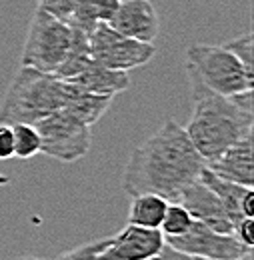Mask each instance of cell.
Segmentation results:
<instances>
[{
  "label": "cell",
  "mask_w": 254,
  "mask_h": 260,
  "mask_svg": "<svg viewBox=\"0 0 254 260\" xmlns=\"http://www.w3.org/2000/svg\"><path fill=\"white\" fill-rule=\"evenodd\" d=\"M206 162L192 146L186 130L174 120L134 148L122 176L128 196L156 194L176 202L180 194L200 178Z\"/></svg>",
  "instance_id": "1"
},
{
  "label": "cell",
  "mask_w": 254,
  "mask_h": 260,
  "mask_svg": "<svg viewBox=\"0 0 254 260\" xmlns=\"http://www.w3.org/2000/svg\"><path fill=\"white\" fill-rule=\"evenodd\" d=\"M190 94L194 110L184 130L206 164L216 160L224 150L244 136L252 134V90L226 98L190 82Z\"/></svg>",
  "instance_id": "2"
},
{
  "label": "cell",
  "mask_w": 254,
  "mask_h": 260,
  "mask_svg": "<svg viewBox=\"0 0 254 260\" xmlns=\"http://www.w3.org/2000/svg\"><path fill=\"white\" fill-rule=\"evenodd\" d=\"M70 92V82L20 66L0 104V122L36 124L38 120L62 110Z\"/></svg>",
  "instance_id": "3"
},
{
  "label": "cell",
  "mask_w": 254,
  "mask_h": 260,
  "mask_svg": "<svg viewBox=\"0 0 254 260\" xmlns=\"http://www.w3.org/2000/svg\"><path fill=\"white\" fill-rule=\"evenodd\" d=\"M186 74L188 82L226 98L252 90L254 84V76L224 46L192 44L186 50Z\"/></svg>",
  "instance_id": "4"
},
{
  "label": "cell",
  "mask_w": 254,
  "mask_h": 260,
  "mask_svg": "<svg viewBox=\"0 0 254 260\" xmlns=\"http://www.w3.org/2000/svg\"><path fill=\"white\" fill-rule=\"evenodd\" d=\"M70 44H72V28L62 20L36 8L22 48L20 66L44 74H54L58 66L64 62Z\"/></svg>",
  "instance_id": "5"
},
{
  "label": "cell",
  "mask_w": 254,
  "mask_h": 260,
  "mask_svg": "<svg viewBox=\"0 0 254 260\" xmlns=\"http://www.w3.org/2000/svg\"><path fill=\"white\" fill-rule=\"evenodd\" d=\"M34 128L40 136V152L54 160L66 164L76 162L90 150V128L62 110L38 120Z\"/></svg>",
  "instance_id": "6"
},
{
  "label": "cell",
  "mask_w": 254,
  "mask_h": 260,
  "mask_svg": "<svg viewBox=\"0 0 254 260\" xmlns=\"http://www.w3.org/2000/svg\"><path fill=\"white\" fill-rule=\"evenodd\" d=\"M88 46H90V56L96 64L120 72H128L132 68L148 64L156 54L154 44L138 42L128 36H122L114 28H110L106 22H98L94 30L88 34Z\"/></svg>",
  "instance_id": "7"
},
{
  "label": "cell",
  "mask_w": 254,
  "mask_h": 260,
  "mask_svg": "<svg viewBox=\"0 0 254 260\" xmlns=\"http://www.w3.org/2000/svg\"><path fill=\"white\" fill-rule=\"evenodd\" d=\"M172 248L202 260H238L244 252L252 250L242 246L232 234L214 232L202 222H192L190 230L178 238H168Z\"/></svg>",
  "instance_id": "8"
},
{
  "label": "cell",
  "mask_w": 254,
  "mask_h": 260,
  "mask_svg": "<svg viewBox=\"0 0 254 260\" xmlns=\"http://www.w3.org/2000/svg\"><path fill=\"white\" fill-rule=\"evenodd\" d=\"M166 244L160 230L126 226L112 236L98 260H152Z\"/></svg>",
  "instance_id": "9"
},
{
  "label": "cell",
  "mask_w": 254,
  "mask_h": 260,
  "mask_svg": "<svg viewBox=\"0 0 254 260\" xmlns=\"http://www.w3.org/2000/svg\"><path fill=\"white\" fill-rule=\"evenodd\" d=\"M108 26L122 36L146 44H154L160 30L158 14L150 0H120Z\"/></svg>",
  "instance_id": "10"
},
{
  "label": "cell",
  "mask_w": 254,
  "mask_h": 260,
  "mask_svg": "<svg viewBox=\"0 0 254 260\" xmlns=\"http://www.w3.org/2000/svg\"><path fill=\"white\" fill-rule=\"evenodd\" d=\"M182 208H186V212L192 216V220L202 222L208 228H212L214 232L220 234H232L234 224L223 206V202L218 200V196L214 194L200 178L190 184L180 198L176 200Z\"/></svg>",
  "instance_id": "11"
},
{
  "label": "cell",
  "mask_w": 254,
  "mask_h": 260,
  "mask_svg": "<svg viewBox=\"0 0 254 260\" xmlns=\"http://www.w3.org/2000/svg\"><path fill=\"white\" fill-rule=\"evenodd\" d=\"M210 172H214L218 178L234 182L244 188H252L254 184V142L252 134L244 136L236 144H232L228 150L206 164Z\"/></svg>",
  "instance_id": "12"
},
{
  "label": "cell",
  "mask_w": 254,
  "mask_h": 260,
  "mask_svg": "<svg viewBox=\"0 0 254 260\" xmlns=\"http://www.w3.org/2000/svg\"><path fill=\"white\" fill-rule=\"evenodd\" d=\"M200 180L218 196V200L223 202L226 208L232 224L236 226L242 218H252L254 216V190L252 188H244L238 186L234 182H228L218 178L214 172H210L206 166L200 172Z\"/></svg>",
  "instance_id": "13"
},
{
  "label": "cell",
  "mask_w": 254,
  "mask_h": 260,
  "mask_svg": "<svg viewBox=\"0 0 254 260\" xmlns=\"http://www.w3.org/2000/svg\"><path fill=\"white\" fill-rule=\"evenodd\" d=\"M70 84H74L76 88L90 92V94L114 98L118 92H124L130 86V78H128V72L110 70V68L96 64L92 60L78 76H74L70 80Z\"/></svg>",
  "instance_id": "14"
},
{
  "label": "cell",
  "mask_w": 254,
  "mask_h": 260,
  "mask_svg": "<svg viewBox=\"0 0 254 260\" xmlns=\"http://www.w3.org/2000/svg\"><path fill=\"white\" fill-rule=\"evenodd\" d=\"M110 104H112L110 96L90 94V92H84V90H80L72 84V92L66 100V104L62 106V112L72 116L74 120H78L80 124L92 128L104 116V112L110 108Z\"/></svg>",
  "instance_id": "15"
},
{
  "label": "cell",
  "mask_w": 254,
  "mask_h": 260,
  "mask_svg": "<svg viewBox=\"0 0 254 260\" xmlns=\"http://www.w3.org/2000/svg\"><path fill=\"white\" fill-rule=\"evenodd\" d=\"M118 6H120V0H76L68 26L88 36L98 22L108 24L114 12L118 10Z\"/></svg>",
  "instance_id": "16"
},
{
  "label": "cell",
  "mask_w": 254,
  "mask_h": 260,
  "mask_svg": "<svg viewBox=\"0 0 254 260\" xmlns=\"http://www.w3.org/2000/svg\"><path fill=\"white\" fill-rule=\"evenodd\" d=\"M168 208V200L156 194H138L132 196L130 210H128L126 224L140 228H154L160 230Z\"/></svg>",
  "instance_id": "17"
},
{
  "label": "cell",
  "mask_w": 254,
  "mask_h": 260,
  "mask_svg": "<svg viewBox=\"0 0 254 260\" xmlns=\"http://www.w3.org/2000/svg\"><path fill=\"white\" fill-rule=\"evenodd\" d=\"M90 62H92V56H90L88 36L84 32H80V30H74V28H72V44H70V50H68L64 62L58 66V70H56L52 76L70 82L74 76H78Z\"/></svg>",
  "instance_id": "18"
},
{
  "label": "cell",
  "mask_w": 254,
  "mask_h": 260,
  "mask_svg": "<svg viewBox=\"0 0 254 260\" xmlns=\"http://www.w3.org/2000/svg\"><path fill=\"white\" fill-rule=\"evenodd\" d=\"M192 216L186 212V208H182L178 202H168L164 220L160 224V232L164 236V240L168 238H178L182 234H186L192 226Z\"/></svg>",
  "instance_id": "19"
},
{
  "label": "cell",
  "mask_w": 254,
  "mask_h": 260,
  "mask_svg": "<svg viewBox=\"0 0 254 260\" xmlns=\"http://www.w3.org/2000/svg\"><path fill=\"white\" fill-rule=\"evenodd\" d=\"M14 136V156L28 160L40 152V136L34 124H10Z\"/></svg>",
  "instance_id": "20"
},
{
  "label": "cell",
  "mask_w": 254,
  "mask_h": 260,
  "mask_svg": "<svg viewBox=\"0 0 254 260\" xmlns=\"http://www.w3.org/2000/svg\"><path fill=\"white\" fill-rule=\"evenodd\" d=\"M252 42H254V36L248 32V34H242V36H238V38H234V40H230V42L224 44V48H226L228 52H232V54L240 60V64L244 66V70H246L250 76H254Z\"/></svg>",
  "instance_id": "21"
},
{
  "label": "cell",
  "mask_w": 254,
  "mask_h": 260,
  "mask_svg": "<svg viewBox=\"0 0 254 260\" xmlns=\"http://www.w3.org/2000/svg\"><path fill=\"white\" fill-rule=\"evenodd\" d=\"M112 236H106V238H100V240H94V242H86V244H80L68 252L60 254L58 258L54 260H98V256L106 250V246L110 244Z\"/></svg>",
  "instance_id": "22"
},
{
  "label": "cell",
  "mask_w": 254,
  "mask_h": 260,
  "mask_svg": "<svg viewBox=\"0 0 254 260\" xmlns=\"http://www.w3.org/2000/svg\"><path fill=\"white\" fill-rule=\"evenodd\" d=\"M76 6V0H38V10H44L46 14L58 18L68 24L72 10Z\"/></svg>",
  "instance_id": "23"
},
{
  "label": "cell",
  "mask_w": 254,
  "mask_h": 260,
  "mask_svg": "<svg viewBox=\"0 0 254 260\" xmlns=\"http://www.w3.org/2000/svg\"><path fill=\"white\" fill-rule=\"evenodd\" d=\"M232 236L246 248H252L254 244V220L252 218H242L234 230H232Z\"/></svg>",
  "instance_id": "24"
},
{
  "label": "cell",
  "mask_w": 254,
  "mask_h": 260,
  "mask_svg": "<svg viewBox=\"0 0 254 260\" xmlns=\"http://www.w3.org/2000/svg\"><path fill=\"white\" fill-rule=\"evenodd\" d=\"M14 156V136L12 126L0 122V160H8Z\"/></svg>",
  "instance_id": "25"
},
{
  "label": "cell",
  "mask_w": 254,
  "mask_h": 260,
  "mask_svg": "<svg viewBox=\"0 0 254 260\" xmlns=\"http://www.w3.org/2000/svg\"><path fill=\"white\" fill-rule=\"evenodd\" d=\"M152 260H200V258H194V256H190V254H184V252L172 248L170 244H164L162 250H160Z\"/></svg>",
  "instance_id": "26"
},
{
  "label": "cell",
  "mask_w": 254,
  "mask_h": 260,
  "mask_svg": "<svg viewBox=\"0 0 254 260\" xmlns=\"http://www.w3.org/2000/svg\"><path fill=\"white\" fill-rule=\"evenodd\" d=\"M238 260H252V250H248V252H244V254H242V256H240V258Z\"/></svg>",
  "instance_id": "27"
},
{
  "label": "cell",
  "mask_w": 254,
  "mask_h": 260,
  "mask_svg": "<svg viewBox=\"0 0 254 260\" xmlns=\"http://www.w3.org/2000/svg\"><path fill=\"white\" fill-rule=\"evenodd\" d=\"M6 184H8V176L0 174V186H6Z\"/></svg>",
  "instance_id": "28"
},
{
  "label": "cell",
  "mask_w": 254,
  "mask_h": 260,
  "mask_svg": "<svg viewBox=\"0 0 254 260\" xmlns=\"http://www.w3.org/2000/svg\"><path fill=\"white\" fill-rule=\"evenodd\" d=\"M16 260H44V258H36V256H24V258H16Z\"/></svg>",
  "instance_id": "29"
},
{
  "label": "cell",
  "mask_w": 254,
  "mask_h": 260,
  "mask_svg": "<svg viewBox=\"0 0 254 260\" xmlns=\"http://www.w3.org/2000/svg\"><path fill=\"white\" fill-rule=\"evenodd\" d=\"M200 260H202V258H200Z\"/></svg>",
  "instance_id": "30"
}]
</instances>
